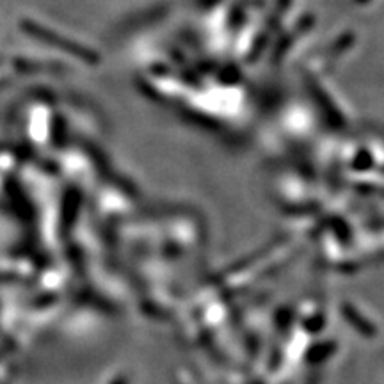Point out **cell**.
I'll return each mask as SVG.
<instances>
[{
  "mask_svg": "<svg viewBox=\"0 0 384 384\" xmlns=\"http://www.w3.org/2000/svg\"><path fill=\"white\" fill-rule=\"evenodd\" d=\"M36 34L41 37V40L52 41V45L59 46V49L64 50V52L75 53V55H78V59H84V61H96V59H94L96 55H94L91 50L84 49V46L73 45V41L64 40V37H61V36H55V34L49 33V30H43V29H37Z\"/></svg>",
  "mask_w": 384,
  "mask_h": 384,
  "instance_id": "cell-1",
  "label": "cell"
}]
</instances>
